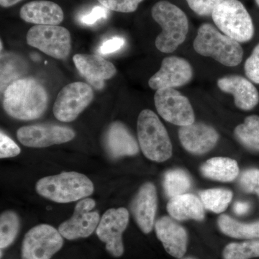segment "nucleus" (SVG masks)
I'll return each instance as SVG.
<instances>
[{
  "label": "nucleus",
  "mask_w": 259,
  "mask_h": 259,
  "mask_svg": "<svg viewBox=\"0 0 259 259\" xmlns=\"http://www.w3.org/2000/svg\"><path fill=\"white\" fill-rule=\"evenodd\" d=\"M48 103L49 95L45 87L32 77L12 81L3 93L5 111L17 120L40 118L47 110Z\"/></svg>",
  "instance_id": "obj_1"
},
{
  "label": "nucleus",
  "mask_w": 259,
  "mask_h": 259,
  "mask_svg": "<svg viewBox=\"0 0 259 259\" xmlns=\"http://www.w3.org/2000/svg\"><path fill=\"white\" fill-rule=\"evenodd\" d=\"M151 15L162 28L156 39V47L162 53L174 52L183 44L188 33L187 15L177 5L167 1H160L153 5Z\"/></svg>",
  "instance_id": "obj_2"
},
{
  "label": "nucleus",
  "mask_w": 259,
  "mask_h": 259,
  "mask_svg": "<svg viewBox=\"0 0 259 259\" xmlns=\"http://www.w3.org/2000/svg\"><path fill=\"white\" fill-rule=\"evenodd\" d=\"M94 189L93 182L88 177L74 171L44 177L36 185L37 193L58 203L81 200L91 195Z\"/></svg>",
  "instance_id": "obj_3"
},
{
  "label": "nucleus",
  "mask_w": 259,
  "mask_h": 259,
  "mask_svg": "<svg viewBox=\"0 0 259 259\" xmlns=\"http://www.w3.org/2000/svg\"><path fill=\"white\" fill-rule=\"evenodd\" d=\"M193 47L197 54L230 67L238 66L243 60V50L239 42L221 33L210 24L199 27Z\"/></svg>",
  "instance_id": "obj_4"
},
{
  "label": "nucleus",
  "mask_w": 259,
  "mask_h": 259,
  "mask_svg": "<svg viewBox=\"0 0 259 259\" xmlns=\"http://www.w3.org/2000/svg\"><path fill=\"white\" fill-rule=\"evenodd\" d=\"M137 130L140 146L146 158L156 162L171 158V140L156 113L148 109L143 110L138 118Z\"/></svg>",
  "instance_id": "obj_5"
},
{
  "label": "nucleus",
  "mask_w": 259,
  "mask_h": 259,
  "mask_svg": "<svg viewBox=\"0 0 259 259\" xmlns=\"http://www.w3.org/2000/svg\"><path fill=\"white\" fill-rule=\"evenodd\" d=\"M216 26L223 33L238 42L251 40L254 35L253 20L238 0H225L212 13Z\"/></svg>",
  "instance_id": "obj_6"
},
{
  "label": "nucleus",
  "mask_w": 259,
  "mask_h": 259,
  "mask_svg": "<svg viewBox=\"0 0 259 259\" xmlns=\"http://www.w3.org/2000/svg\"><path fill=\"white\" fill-rule=\"evenodd\" d=\"M27 44L56 59L64 60L71 50V34L59 25H35L28 30Z\"/></svg>",
  "instance_id": "obj_7"
},
{
  "label": "nucleus",
  "mask_w": 259,
  "mask_h": 259,
  "mask_svg": "<svg viewBox=\"0 0 259 259\" xmlns=\"http://www.w3.org/2000/svg\"><path fill=\"white\" fill-rule=\"evenodd\" d=\"M94 99L93 88L76 81L65 86L56 97L53 112L57 120L72 122L90 105Z\"/></svg>",
  "instance_id": "obj_8"
},
{
  "label": "nucleus",
  "mask_w": 259,
  "mask_h": 259,
  "mask_svg": "<svg viewBox=\"0 0 259 259\" xmlns=\"http://www.w3.org/2000/svg\"><path fill=\"white\" fill-rule=\"evenodd\" d=\"M63 236L54 227L42 224L25 234L22 245V259H51L62 248Z\"/></svg>",
  "instance_id": "obj_9"
},
{
  "label": "nucleus",
  "mask_w": 259,
  "mask_h": 259,
  "mask_svg": "<svg viewBox=\"0 0 259 259\" xmlns=\"http://www.w3.org/2000/svg\"><path fill=\"white\" fill-rule=\"evenodd\" d=\"M158 114L174 125L187 126L194 122L195 117L190 100L175 89H160L154 95Z\"/></svg>",
  "instance_id": "obj_10"
},
{
  "label": "nucleus",
  "mask_w": 259,
  "mask_h": 259,
  "mask_svg": "<svg viewBox=\"0 0 259 259\" xmlns=\"http://www.w3.org/2000/svg\"><path fill=\"white\" fill-rule=\"evenodd\" d=\"M129 222V212L124 207L108 209L96 229L99 239L105 243L106 250L112 256L120 257L124 253L122 233Z\"/></svg>",
  "instance_id": "obj_11"
},
{
  "label": "nucleus",
  "mask_w": 259,
  "mask_h": 259,
  "mask_svg": "<svg viewBox=\"0 0 259 259\" xmlns=\"http://www.w3.org/2000/svg\"><path fill=\"white\" fill-rule=\"evenodd\" d=\"M74 137L75 132L72 129L54 124L24 126L17 131L18 141L30 148H46L64 144Z\"/></svg>",
  "instance_id": "obj_12"
},
{
  "label": "nucleus",
  "mask_w": 259,
  "mask_h": 259,
  "mask_svg": "<svg viewBox=\"0 0 259 259\" xmlns=\"http://www.w3.org/2000/svg\"><path fill=\"white\" fill-rule=\"evenodd\" d=\"M96 202L91 198L81 199L75 207L72 217L59 227V231L63 238L76 240L88 238L97 229L100 221V214L93 211Z\"/></svg>",
  "instance_id": "obj_13"
},
{
  "label": "nucleus",
  "mask_w": 259,
  "mask_h": 259,
  "mask_svg": "<svg viewBox=\"0 0 259 259\" xmlns=\"http://www.w3.org/2000/svg\"><path fill=\"white\" fill-rule=\"evenodd\" d=\"M193 69L185 59L169 56L162 61L161 68L151 76L148 85L153 90L180 88L190 82Z\"/></svg>",
  "instance_id": "obj_14"
},
{
  "label": "nucleus",
  "mask_w": 259,
  "mask_h": 259,
  "mask_svg": "<svg viewBox=\"0 0 259 259\" xmlns=\"http://www.w3.org/2000/svg\"><path fill=\"white\" fill-rule=\"evenodd\" d=\"M182 146L193 154L207 153L217 144L219 135L212 126L199 122L182 126L179 131Z\"/></svg>",
  "instance_id": "obj_15"
},
{
  "label": "nucleus",
  "mask_w": 259,
  "mask_h": 259,
  "mask_svg": "<svg viewBox=\"0 0 259 259\" xmlns=\"http://www.w3.org/2000/svg\"><path fill=\"white\" fill-rule=\"evenodd\" d=\"M73 61L79 74L98 90L103 88L105 80L111 79L117 72L112 63L100 56L75 54Z\"/></svg>",
  "instance_id": "obj_16"
},
{
  "label": "nucleus",
  "mask_w": 259,
  "mask_h": 259,
  "mask_svg": "<svg viewBox=\"0 0 259 259\" xmlns=\"http://www.w3.org/2000/svg\"><path fill=\"white\" fill-rule=\"evenodd\" d=\"M157 204L156 187L151 182L144 184L133 201L132 212L140 229L146 234L152 231Z\"/></svg>",
  "instance_id": "obj_17"
},
{
  "label": "nucleus",
  "mask_w": 259,
  "mask_h": 259,
  "mask_svg": "<svg viewBox=\"0 0 259 259\" xmlns=\"http://www.w3.org/2000/svg\"><path fill=\"white\" fill-rule=\"evenodd\" d=\"M156 236L168 254L181 258L187 251L188 236L185 228L172 218L164 216L155 225Z\"/></svg>",
  "instance_id": "obj_18"
},
{
  "label": "nucleus",
  "mask_w": 259,
  "mask_h": 259,
  "mask_svg": "<svg viewBox=\"0 0 259 259\" xmlns=\"http://www.w3.org/2000/svg\"><path fill=\"white\" fill-rule=\"evenodd\" d=\"M218 88L234 97L235 105L243 110L254 108L259 102V93L251 81L238 75H231L218 81Z\"/></svg>",
  "instance_id": "obj_19"
},
{
  "label": "nucleus",
  "mask_w": 259,
  "mask_h": 259,
  "mask_svg": "<svg viewBox=\"0 0 259 259\" xmlns=\"http://www.w3.org/2000/svg\"><path fill=\"white\" fill-rule=\"evenodd\" d=\"M104 142L107 153L113 158L135 156L139 151V144L134 136L123 123L118 121L109 126Z\"/></svg>",
  "instance_id": "obj_20"
},
{
  "label": "nucleus",
  "mask_w": 259,
  "mask_h": 259,
  "mask_svg": "<svg viewBox=\"0 0 259 259\" xmlns=\"http://www.w3.org/2000/svg\"><path fill=\"white\" fill-rule=\"evenodd\" d=\"M22 20L35 25H59L64 18L59 5L47 0H35L24 5L20 10Z\"/></svg>",
  "instance_id": "obj_21"
},
{
  "label": "nucleus",
  "mask_w": 259,
  "mask_h": 259,
  "mask_svg": "<svg viewBox=\"0 0 259 259\" xmlns=\"http://www.w3.org/2000/svg\"><path fill=\"white\" fill-rule=\"evenodd\" d=\"M167 211L172 218L179 221H202L204 218L203 204L201 199L192 194H181L170 199L167 204Z\"/></svg>",
  "instance_id": "obj_22"
},
{
  "label": "nucleus",
  "mask_w": 259,
  "mask_h": 259,
  "mask_svg": "<svg viewBox=\"0 0 259 259\" xmlns=\"http://www.w3.org/2000/svg\"><path fill=\"white\" fill-rule=\"evenodd\" d=\"M201 173L209 180L228 182L236 180L239 167L236 160L226 157H214L207 160L201 166Z\"/></svg>",
  "instance_id": "obj_23"
},
{
  "label": "nucleus",
  "mask_w": 259,
  "mask_h": 259,
  "mask_svg": "<svg viewBox=\"0 0 259 259\" xmlns=\"http://www.w3.org/2000/svg\"><path fill=\"white\" fill-rule=\"evenodd\" d=\"M218 225L223 233L231 238L238 239L259 238V221L241 223L226 214H222L218 218Z\"/></svg>",
  "instance_id": "obj_24"
},
{
  "label": "nucleus",
  "mask_w": 259,
  "mask_h": 259,
  "mask_svg": "<svg viewBox=\"0 0 259 259\" xmlns=\"http://www.w3.org/2000/svg\"><path fill=\"white\" fill-rule=\"evenodd\" d=\"M163 185L167 197L171 199L185 194L190 190L192 181L187 172L176 168L166 172L163 177Z\"/></svg>",
  "instance_id": "obj_25"
},
{
  "label": "nucleus",
  "mask_w": 259,
  "mask_h": 259,
  "mask_svg": "<svg viewBox=\"0 0 259 259\" xmlns=\"http://www.w3.org/2000/svg\"><path fill=\"white\" fill-rule=\"evenodd\" d=\"M236 139L245 147L259 151V117L250 115L245 119L234 131Z\"/></svg>",
  "instance_id": "obj_26"
},
{
  "label": "nucleus",
  "mask_w": 259,
  "mask_h": 259,
  "mask_svg": "<svg viewBox=\"0 0 259 259\" xmlns=\"http://www.w3.org/2000/svg\"><path fill=\"white\" fill-rule=\"evenodd\" d=\"M233 199V192L226 189H210L200 193V199L204 207L211 212H224Z\"/></svg>",
  "instance_id": "obj_27"
},
{
  "label": "nucleus",
  "mask_w": 259,
  "mask_h": 259,
  "mask_svg": "<svg viewBox=\"0 0 259 259\" xmlns=\"http://www.w3.org/2000/svg\"><path fill=\"white\" fill-rule=\"evenodd\" d=\"M20 229V219L13 211L2 213L0 217V248H6L13 243Z\"/></svg>",
  "instance_id": "obj_28"
},
{
  "label": "nucleus",
  "mask_w": 259,
  "mask_h": 259,
  "mask_svg": "<svg viewBox=\"0 0 259 259\" xmlns=\"http://www.w3.org/2000/svg\"><path fill=\"white\" fill-rule=\"evenodd\" d=\"M224 259H250L259 257V240L231 243L225 247Z\"/></svg>",
  "instance_id": "obj_29"
},
{
  "label": "nucleus",
  "mask_w": 259,
  "mask_h": 259,
  "mask_svg": "<svg viewBox=\"0 0 259 259\" xmlns=\"http://www.w3.org/2000/svg\"><path fill=\"white\" fill-rule=\"evenodd\" d=\"M239 185L244 192L259 196V169L250 168L243 171L240 177Z\"/></svg>",
  "instance_id": "obj_30"
},
{
  "label": "nucleus",
  "mask_w": 259,
  "mask_h": 259,
  "mask_svg": "<svg viewBox=\"0 0 259 259\" xmlns=\"http://www.w3.org/2000/svg\"><path fill=\"white\" fill-rule=\"evenodd\" d=\"M107 10L118 13H133L144 0H97Z\"/></svg>",
  "instance_id": "obj_31"
},
{
  "label": "nucleus",
  "mask_w": 259,
  "mask_h": 259,
  "mask_svg": "<svg viewBox=\"0 0 259 259\" xmlns=\"http://www.w3.org/2000/svg\"><path fill=\"white\" fill-rule=\"evenodd\" d=\"M225 0H186L189 7L200 16L212 15V12Z\"/></svg>",
  "instance_id": "obj_32"
},
{
  "label": "nucleus",
  "mask_w": 259,
  "mask_h": 259,
  "mask_svg": "<svg viewBox=\"0 0 259 259\" xmlns=\"http://www.w3.org/2000/svg\"><path fill=\"white\" fill-rule=\"evenodd\" d=\"M245 75L252 82L259 83V44L245 61Z\"/></svg>",
  "instance_id": "obj_33"
},
{
  "label": "nucleus",
  "mask_w": 259,
  "mask_h": 259,
  "mask_svg": "<svg viewBox=\"0 0 259 259\" xmlns=\"http://www.w3.org/2000/svg\"><path fill=\"white\" fill-rule=\"evenodd\" d=\"M21 152L20 147L3 131L0 133V158L15 157Z\"/></svg>",
  "instance_id": "obj_34"
},
{
  "label": "nucleus",
  "mask_w": 259,
  "mask_h": 259,
  "mask_svg": "<svg viewBox=\"0 0 259 259\" xmlns=\"http://www.w3.org/2000/svg\"><path fill=\"white\" fill-rule=\"evenodd\" d=\"M125 39L120 37H114L102 42L99 49L100 54L106 55L120 50L125 45Z\"/></svg>",
  "instance_id": "obj_35"
},
{
  "label": "nucleus",
  "mask_w": 259,
  "mask_h": 259,
  "mask_svg": "<svg viewBox=\"0 0 259 259\" xmlns=\"http://www.w3.org/2000/svg\"><path fill=\"white\" fill-rule=\"evenodd\" d=\"M107 15V9L105 7H96L92 10L91 13L81 18V22L86 25H93L99 20L105 18Z\"/></svg>",
  "instance_id": "obj_36"
},
{
  "label": "nucleus",
  "mask_w": 259,
  "mask_h": 259,
  "mask_svg": "<svg viewBox=\"0 0 259 259\" xmlns=\"http://www.w3.org/2000/svg\"><path fill=\"white\" fill-rule=\"evenodd\" d=\"M250 208V204L246 202H238L233 206V210L238 215H243L248 212Z\"/></svg>",
  "instance_id": "obj_37"
},
{
  "label": "nucleus",
  "mask_w": 259,
  "mask_h": 259,
  "mask_svg": "<svg viewBox=\"0 0 259 259\" xmlns=\"http://www.w3.org/2000/svg\"><path fill=\"white\" fill-rule=\"evenodd\" d=\"M21 1L23 0H0V5L3 8H10Z\"/></svg>",
  "instance_id": "obj_38"
},
{
  "label": "nucleus",
  "mask_w": 259,
  "mask_h": 259,
  "mask_svg": "<svg viewBox=\"0 0 259 259\" xmlns=\"http://www.w3.org/2000/svg\"><path fill=\"white\" fill-rule=\"evenodd\" d=\"M179 259H196V258H192V257H187V258H179Z\"/></svg>",
  "instance_id": "obj_39"
},
{
  "label": "nucleus",
  "mask_w": 259,
  "mask_h": 259,
  "mask_svg": "<svg viewBox=\"0 0 259 259\" xmlns=\"http://www.w3.org/2000/svg\"><path fill=\"white\" fill-rule=\"evenodd\" d=\"M255 3H256L257 5L259 7V0H255Z\"/></svg>",
  "instance_id": "obj_40"
},
{
  "label": "nucleus",
  "mask_w": 259,
  "mask_h": 259,
  "mask_svg": "<svg viewBox=\"0 0 259 259\" xmlns=\"http://www.w3.org/2000/svg\"><path fill=\"white\" fill-rule=\"evenodd\" d=\"M1 51H3V41L1 40Z\"/></svg>",
  "instance_id": "obj_41"
}]
</instances>
